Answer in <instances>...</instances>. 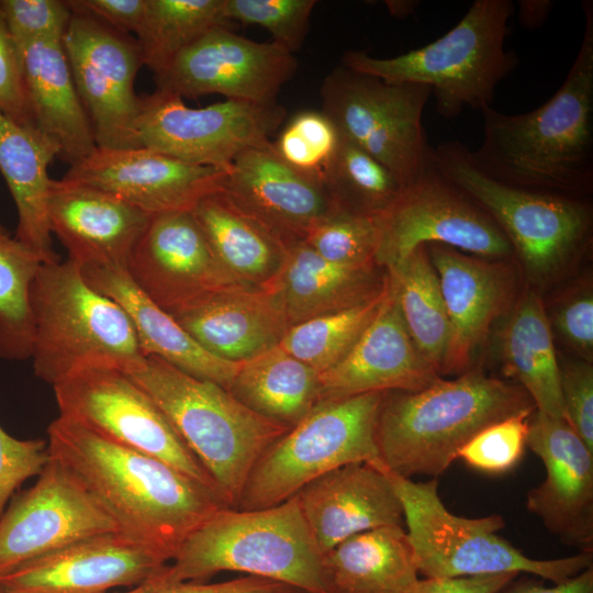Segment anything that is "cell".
<instances>
[{"label": "cell", "instance_id": "ac0fdd59", "mask_svg": "<svg viewBox=\"0 0 593 593\" xmlns=\"http://www.w3.org/2000/svg\"><path fill=\"white\" fill-rule=\"evenodd\" d=\"M126 271L168 313L210 292L251 287L219 261L191 211L152 215Z\"/></svg>", "mask_w": 593, "mask_h": 593}, {"label": "cell", "instance_id": "ee69618b", "mask_svg": "<svg viewBox=\"0 0 593 593\" xmlns=\"http://www.w3.org/2000/svg\"><path fill=\"white\" fill-rule=\"evenodd\" d=\"M532 413H521L489 425L459 450L458 458L489 474L512 470L523 457Z\"/></svg>", "mask_w": 593, "mask_h": 593}, {"label": "cell", "instance_id": "7dc6e473", "mask_svg": "<svg viewBox=\"0 0 593 593\" xmlns=\"http://www.w3.org/2000/svg\"><path fill=\"white\" fill-rule=\"evenodd\" d=\"M0 111L14 122L34 127L20 47L0 12Z\"/></svg>", "mask_w": 593, "mask_h": 593}, {"label": "cell", "instance_id": "83f0119b", "mask_svg": "<svg viewBox=\"0 0 593 593\" xmlns=\"http://www.w3.org/2000/svg\"><path fill=\"white\" fill-rule=\"evenodd\" d=\"M81 270L93 289L126 312L145 357H158L179 370L230 391L240 362L224 360L206 351L168 312L136 287L126 269L81 267Z\"/></svg>", "mask_w": 593, "mask_h": 593}, {"label": "cell", "instance_id": "d6a6232c", "mask_svg": "<svg viewBox=\"0 0 593 593\" xmlns=\"http://www.w3.org/2000/svg\"><path fill=\"white\" fill-rule=\"evenodd\" d=\"M191 212L216 258L233 276L260 288L275 277L287 244L224 190L204 197Z\"/></svg>", "mask_w": 593, "mask_h": 593}, {"label": "cell", "instance_id": "603a6c76", "mask_svg": "<svg viewBox=\"0 0 593 593\" xmlns=\"http://www.w3.org/2000/svg\"><path fill=\"white\" fill-rule=\"evenodd\" d=\"M387 295L349 351L320 373L318 403L355 395L427 388L440 377L414 345L387 278Z\"/></svg>", "mask_w": 593, "mask_h": 593}, {"label": "cell", "instance_id": "9a60e30c", "mask_svg": "<svg viewBox=\"0 0 593 593\" xmlns=\"http://www.w3.org/2000/svg\"><path fill=\"white\" fill-rule=\"evenodd\" d=\"M63 45L97 147H141L142 98L135 92V79L143 61L136 40L91 16L72 13Z\"/></svg>", "mask_w": 593, "mask_h": 593}, {"label": "cell", "instance_id": "30bf717a", "mask_svg": "<svg viewBox=\"0 0 593 593\" xmlns=\"http://www.w3.org/2000/svg\"><path fill=\"white\" fill-rule=\"evenodd\" d=\"M384 393L320 402L261 454L236 508L278 505L316 478L349 463L367 462L384 469L376 441Z\"/></svg>", "mask_w": 593, "mask_h": 593}, {"label": "cell", "instance_id": "2e32d148", "mask_svg": "<svg viewBox=\"0 0 593 593\" xmlns=\"http://www.w3.org/2000/svg\"><path fill=\"white\" fill-rule=\"evenodd\" d=\"M296 69L294 54L279 44L255 42L222 25L206 32L156 75V90L182 99L222 94L272 104Z\"/></svg>", "mask_w": 593, "mask_h": 593}, {"label": "cell", "instance_id": "e0dca14e", "mask_svg": "<svg viewBox=\"0 0 593 593\" xmlns=\"http://www.w3.org/2000/svg\"><path fill=\"white\" fill-rule=\"evenodd\" d=\"M115 532L110 515L51 458L35 483L16 492L0 517V579L76 541Z\"/></svg>", "mask_w": 593, "mask_h": 593}, {"label": "cell", "instance_id": "44dd1931", "mask_svg": "<svg viewBox=\"0 0 593 593\" xmlns=\"http://www.w3.org/2000/svg\"><path fill=\"white\" fill-rule=\"evenodd\" d=\"M168 561L120 532L88 537L0 579L8 593H108L158 577Z\"/></svg>", "mask_w": 593, "mask_h": 593}, {"label": "cell", "instance_id": "484cf974", "mask_svg": "<svg viewBox=\"0 0 593 593\" xmlns=\"http://www.w3.org/2000/svg\"><path fill=\"white\" fill-rule=\"evenodd\" d=\"M169 314L206 351L233 362L278 346L289 327L276 298L254 287L210 292Z\"/></svg>", "mask_w": 593, "mask_h": 593}, {"label": "cell", "instance_id": "7402d4cb", "mask_svg": "<svg viewBox=\"0 0 593 593\" xmlns=\"http://www.w3.org/2000/svg\"><path fill=\"white\" fill-rule=\"evenodd\" d=\"M226 172V194L287 245L337 208L324 179L286 163L271 142L239 154Z\"/></svg>", "mask_w": 593, "mask_h": 593}, {"label": "cell", "instance_id": "7a4b0ae2", "mask_svg": "<svg viewBox=\"0 0 593 593\" xmlns=\"http://www.w3.org/2000/svg\"><path fill=\"white\" fill-rule=\"evenodd\" d=\"M584 33L558 91L539 108L506 114L486 107L483 142L472 152L492 178L516 187L584 199L593 187V2L582 4Z\"/></svg>", "mask_w": 593, "mask_h": 593}, {"label": "cell", "instance_id": "e575fe53", "mask_svg": "<svg viewBox=\"0 0 593 593\" xmlns=\"http://www.w3.org/2000/svg\"><path fill=\"white\" fill-rule=\"evenodd\" d=\"M318 376L278 345L240 362L230 392L255 413L291 429L318 404Z\"/></svg>", "mask_w": 593, "mask_h": 593}, {"label": "cell", "instance_id": "d6986e66", "mask_svg": "<svg viewBox=\"0 0 593 593\" xmlns=\"http://www.w3.org/2000/svg\"><path fill=\"white\" fill-rule=\"evenodd\" d=\"M226 174L145 147H97L69 166L63 178L108 192L155 215L192 211L204 197L224 190Z\"/></svg>", "mask_w": 593, "mask_h": 593}, {"label": "cell", "instance_id": "816d5d0a", "mask_svg": "<svg viewBox=\"0 0 593 593\" xmlns=\"http://www.w3.org/2000/svg\"><path fill=\"white\" fill-rule=\"evenodd\" d=\"M72 13L91 16L122 32L136 31L142 22L146 0H67Z\"/></svg>", "mask_w": 593, "mask_h": 593}, {"label": "cell", "instance_id": "f1b7e54d", "mask_svg": "<svg viewBox=\"0 0 593 593\" xmlns=\"http://www.w3.org/2000/svg\"><path fill=\"white\" fill-rule=\"evenodd\" d=\"M19 47L35 126L57 145L58 158L71 166L94 152L97 144L63 40H35Z\"/></svg>", "mask_w": 593, "mask_h": 593}, {"label": "cell", "instance_id": "52a82bcc", "mask_svg": "<svg viewBox=\"0 0 593 593\" xmlns=\"http://www.w3.org/2000/svg\"><path fill=\"white\" fill-rule=\"evenodd\" d=\"M128 376L166 415L227 506L236 508L251 468L289 428L255 413L223 387L158 357H146Z\"/></svg>", "mask_w": 593, "mask_h": 593}, {"label": "cell", "instance_id": "ab89813d", "mask_svg": "<svg viewBox=\"0 0 593 593\" xmlns=\"http://www.w3.org/2000/svg\"><path fill=\"white\" fill-rule=\"evenodd\" d=\"M323 179L339 208L369 216L385 210L403 188L384 165L342 136Z\"/></svg>", "mask_w": 593, "mask_h": 593}, {"label": "cell", "instance_id": "8d00e7d4", "mask_svg": "<svg viewBox=\"0 0 593 593\" xmlns=\"http://www.w3.org/2000/svg\"><path fill=\"white\" fill-rule=\"evenodd\" d=\"M228 24L224 0H146L136 31L143 66L156 76L206 32Z\"/></svg>", "mask_w": 593, "mask_h": 593}, {"label": "cell", "instance_id": "f35d334b", "mask_svg": "<svg viewBox=\"0 0 593 593\" xmlns=\"http://www.w3.org/2000/svg\"><path fill=\"white\" fill-rule=\"evenodd\" d=\"M43 261L14 237L0 238V358H31V286Z\"/></svg>", "mask_w": 593, "mask_h": 593}, {"label": "cell", "instance_id": "3957f363", "mask_svg": "<svg viewBox=\"0 0 593 593\" xmlns=\"http://www.w3.org/2000/svg\"><path fill=\"white\" fill-rule=\"evenodd\" d=\"M535 410L516 382L480 370L454 380L439 378L419 391L385 392L376 425L380 459L396 475L437 479L480 430Z\"/></svg>", "mask_w": 593, "mask_h": 593}, {"label": "cell", "instance_id": "1f68e13d", "mask_svg": "<svg viewBox=\"0 0 593 593\" xmlns=\"http://www.w3.org/2000/svg\"><path fill=\"white\" fill-rule=\"evenodd\" d=\"M331 593H405L417 581L406 530L385 526L355 534L323 555Z\"/></svg>", "mask_w": 593, "mask_h": 593}, {"label": "cell", "instance_id": "f5cc1de1", "mask_svg": "<svg viewBox=\"0 0 593 593\" xmlns=\"http://www.w3.org/2000/svg\"><path fill=\"white\" fill-rule=\"evenodd\" d=\"M518 573L489 575L425 578L417 581L405 593H497Z\"/></svg>", "mask_w": 593, "mask_h": 593}, {"label": "cell", "instance_id": "b9f144b4", "mask_svg": "<svg viewBox=\"0 0 593 593\" xmlns=\"http://www.w3.org/2000/svg\"><path fill=\"white\" fill-rule=\"evenodd\" d=\"M339 139L336 126L324 112L305 110L289 121L272 146L292 167L323 178Z\"/></svg>", "mask_w": 593, "mask_h": 593}, {"label": "cell", "instance_id": "681fc988", "mask_svg": "<svg viewBox=\"0 0 593 593\" xmlns=\"http://www.w3.org/2000/svg\"><path fill=\"white\" fill-rule=\"evenodd\" d=\"M161 574V573H160ZM122 593H305L289 584L259 578L244 577L217 583L169 581L159 575Z\"/></svg>", "mask_w": 593, "mask_h": 593}, {"label": "cell", "instance_id": "5bb4252c", "mask_svg": "<svg viewBox=\"0 0 593 593\" xmlns=\"http://www.w3.org/2000/svg\"><path fill=\"white\" fill-rule=\"evenodd\" d=\"M286 110L226 99L190 108L183 99L155 90L142 98L137 123L141 147L227 171L243 152L269 143Z\"/></svg>", "mask_w": 593, "mask_h": 593}, {"label": "cell", "instance_id": "74e56055", "mask_svg": "<svg viewBox=\"0 0 593 593\" xmlns=\"http://www.w3.org/2000/svg\"><path fill=\"white\" fill-rule=\"evenodd\" d=\"M388 291L382 288L349 307L290 325L279 346L318 373L339 361L377 315Z\"/></svg>", "mask_w": 593, "mask_h": 593}, {"label": "cell", "instance_id": "d4e9b609", "mask_svg": "<svg viewBox=\"0 0 593 593\" xmlns=\"http://www.w3.org/2000/svg\"><path fill=\"white\" fill-rule=\"evenodd\" d=\"M294 496L323 555L355 534L404 524L402 505L388 473L367 462L332 470Z\"/></svg>", "mask_w": 593, "mask_h": 593}, {"label": "cell", "instance_id": "ba28073f", "mask_svg": "<svg viewBox=\"0 0 593 593\" xmlns=\"http://www.w3.org/2000/svg\"><path fill=\"white\" fill-rule=\"evenodd\" d=\"M385 472L402 505L417 572L425 578L514 572L560 583L593 567V552L545 560L530 558L497 535L504 527L501 515H455L438 494L437 479L414 482Z\"/></svg>", "mask_w": 593, "mask_h": 593}, {"label": "cell", "instance_id": "277c9868", "mask_svg": "<svg viewBox=\"0 0 593 593\" xmlns=\"http://www.w3.org/2000/svg\"><path fill=\"white\" fill-rule=\"evenodd\" d=\"M30 306L33 371L52 387L91 369L131 374L146 360L126 312L93 289L68 258L42 264Z\"/></svg>", "mask_w": 593, "mask_h": 593}, {"label": "cell", "instance_id": "ffe728a7", "mask_svg": "<svg viewBox=\"0 0 593 593\" xmlns=\"http://www.w3.org/2000/svg\"><path fill=\"white\" fill-rule=\"evenodd\" d=\"M526 446L546 470L528 491L526 507L563 544L593 552V451L566 418L535 410Z\"/></svg>", "mask_w": 593, "mask_h": 593}, {"label": "cell", "instance_id": "9f6ffc18", "mask_svg": "<svg viewBox=\"0 0 593 593\" xmlns=\"http://www.w3.org/2000/svg\"><path fill=\"white\" fill-rule=\"evenodd\" d=\"M385 3L391 14L400 18L412 14L418 5L417 1L412 0L385 1Z\"/></svg>", "mask_w": 593, "mask_h": 593}, {"label": "cell", "instance_id": "11a10c76", "mask_svg": "<svg viewBox=\"0 0 593 593\" xmlns=\"http://www.w3.org/2000/svg\"><path fill=\"white\" fill-rule=\"evenodd\" d=\"M552 8L553 2L550 0H519L518 21L525 29L540 27Z\"/></svg>", "mask_w": 593, "mask_h": 593}, {"label": "cell", "instance_id": "c3c4849f", "mask_svg": "<svg viewBox=\"0 0 593 593\" xmlns=\"http://www.w3.org/2000/svg\"><path fill=\"white\" fill-rule=\"evenodd\" d=\"M566 418L593 451V368L585 360L560 366Z\"/></svg>", "mask_w": 593, "mask_h": 593}, {"label": "cell", "instance_id": "9c48e42d", "mask_svg": "<svg viewBox=\"0 0 593 593\" xmlns=\"http://www.w3.org/2000/svg\"><path fill=\"white\" fill-rule=\"evenodd\" d=\"M437 170L484 211L536 277L563 267L589 243L591 210L584 199L534 191L481 170L460 142L433 149Z\"/></svg>", "mask_w": 593, "mask_h": 593}, {"label": "cell", "instance_id": "f546056e", "mask_svg": "<svg viewBox=\"0 0 593 593\" xmlns=\"http://www.w3.org/2000/svg\"><path fill=\"white\" fill-rule=\"evenodd\" d=\"M57 145L37 128L23 126L0 111V172L18 212L14 238L43 262L59 260L53 249L47 204L48 167Z\"/></svg>", "mask_w": 593, "mask_h": 593}, {"label": "cell", "instance_id": "4316f807", "mask_svg": "<svg viewBox=\"0 0 593 593\" xmlns=\"http://www.w3.org/2000/svg\"><path fill=\"white\" fill-rule=\"evenodd\" d=\"M436 270L450 335L441 373L462 371L501 314L508 280L499 262L443 244L426 245Z\"/></svg>", "mask_w": 593, "mask_h": 593}, {"label": "cell", "instance_id": "836d02e7", "mask_svg": "<svg viewBox=\"0 0 593 593\" xmlns=\"http://www.w3.org/2000/svg\"><path fill=\"white\" fill-rule=\"evenodd\" d=\"M503 331L501 353L505 374L527 392L537 411L566 418L560 365L540 296L533 291L525 293Z\"/></svg>", "mask_w": 593, "mask_h": 593}, {"label": "cell", "instance_id": "4fadbf2b", "mask_svg": "<svg viewBox=\"0 0 593 593\" xmlns=\"http://www.w3.org/2000/svg\"><path fill=\"white\" fill-rule=\"evenodd\" d=\"M374 219L378 228L374 261L388 270L417 247L429 244L496 260L514 253L493 220L437 170L433 158Z\"/></svg>", "mask_w": 593, "mask_h": 593}, {"label": "cell", "instance_id": "bcb514c9", "mask_svg": "<svg viewBox=\"0 0 593 593\" xmlns=\"http://www.w3.org/2000/svg\"><path fill=\"white\" fill-rule=\"evenodd\" d=\"M49 460L47 440L18 439L0 425V517L22 483L37 477Z\"/></svg>", "mask_w": 593, "mask_h": 593}, {"label": "cell", "instance_id": "5b68a950", "mask_svg": "<svg viewBox=\"0 0 593 593\" xmlns=\"http://www.w3.org/2000/svg\"><path fill=\"white\" fill-rule=\"evenodd\" d=\"M159 574L169 581L203 582L240 571L305 593H331L323 553L295 496L266 508L222 507L181 544Z\"/></svg>", "mask_w": 593, "mask_h": 593}, {"label": "cell", "instance_id": "7bdbcfd3", "mask_svg": "<svg viewBox=\"0 0 593 593\" xmlns=\"http://www.w3.org/2000/svg\"><path fill=\"white\" fill-rule=\"evenodd\" d=\"M316 3V0H224V13L228 22L266 29L272 42L294 54L304 43Z\"/></svg>", "mask_w": 593, "mask_h": 593}, {"label": "cell", "instance_id": "f907efd6", "mask_svg": "<svg viewBox=\"0 0 593 593\" xmlns=\"http://www.w3.org/2000/svg\"><path fill=\"white\" fill-rule=\"evenodd\" d=\"M561 337L588 362L593 353V296L584 290L561 304L553 320Z\"/></svg>", "mask_w": 593, "mask_h": 593}, {"label": "cell", "instance_id": "f6af8a7d", "mask_svg": "<svg viewBox=\"0 0 593 593\" xmlns=\"http://www.w3.org/2000/svg\"><path fill=\"white\" fill-rule=\"evenodd\" d=\"M0 12L18 45L63 40L72 16L67 0H0Z\"/></svg>", "mask_w": 593, "mask_h": 593}, {"label": "cell", "instance_id": "680465c9", "mask_svg": "<svg viewBox=\"0 0 593 593\" xmlns=\"http://www.w3.org/2000/svg\"><path fill=\"white\" fill-rule=\"evenodd\" d=\"M0 593H4V590L1 588V585H0Z\"/></svg>", "mask_w": 593, "mask_h": 593}, {"label": "cell", "instance_id": "7c38bea8", "mask_svg": "<svg viewBox=\"0 0 593 593\" xmlns=\"http://www.w3.org/2000/svg\"><path fill=\"white\" fill-rule=\"evenodd\" d=\"M53 390L59 417L105 440L155 457L216 490L166 415L127 373L86 370L58 382Z\"/></svg>", "mask_w": 593, "mask_h": 593}, {"label": "cell", "instance_id": "d590c367", "mask_svg": "<svg viewBox=\"0 0 593 593\" xmlns=\"http://www.w3.org/2000/svg\"><path fill=\"white\" fill-rule=\"evenodd\" d=\"M388 271V280L414 345L440 374L450 327L438 277L426 245L417 247Z\"/></svg>", "mask_w": 593, "mask_h": 593}, {"label": "cell", "instance_id": "8fae6325", "mask_svg": "<svg viewBox=\"0 0 593 593\" xmlns=\"http://www.w3.org/2000/svg\"><path fill=\"white\" fill-rule=\"evenodd\" d=\"M432 94L425 85L388 82L343 65L322 82V112L339 135L384 165L403 184L432 163L423 127Z\"/></svg>", "mask_w": 593, "mask_h": 593}, {"label": "cell", "instance_id": "4dcf8cb0", "mask_svg": "<svg viewBox=\"0 0 593 593\" xmlns=\"http://www.w3.org/2000/svg\"><path fill=\"white\" fill-rule=\"evenodd\" d=\"M370 266L331 262L295 240L287 245L279 270L262 289L276 298L290 326L372 296L363 295Z\"/></svg>", "mask_w": 593, "mask_h": 593}, {"label": "cell", "instance_id": "6da1fadb", "mask_svg": "<svg viewBox=\"0 0 593 593\" xmlns=\"http://www.w3.org/2000/svg\"><path fill=\"white\" fill-rule=\"evenodd\" d=\"M47 450L121 534L167 561L198 526L227 506L216 490L170 465L59 416L47 428Z\"/></svg>", "mask_w": 593, "mask_h": 593}, {"label": "cell", "instance_id": "8992f818", "mask_svg": "<svg viewBox=\"0 0 593 593\" xmlns=\"http://www.w3.org/2000/svg\"><path fill=\"white\" fill-rule=\"evenodd\" d=\"M514 9L511 0H477L455 27L423 47L385 58L349 49L342 65L388 82L428 86L437 112L449 120L466 108L481 111L518 65L505 49Z\"/></svg>", "mask_w": 593, "mask_h": 593}, {"label": "cell", "instance_id": "cb8c5ba5", "mask_svg": "<svg viewBox=\"0 0 593 593\" xmlns=\"http://www.w3.org/2000/svg\"><path fill=\"white\" fill-rule=\"evenodd\" d=\"M48 223L80 267L126 269L132 251L152 215L96 188L52 179Z\"/></svg>", "mask_w": 593, "mask_h": 593}, {"label": "cell", "instance_id": "6f0895ef", "mask_svg": "<svg viewBox=\"0 0 593 593\" xmlns=\"http://www.w3.org/2000/svg\"><path fill=\"white\" fill-rule=\"evenodd\" d=\"M10 236L9 231L0 223V238Z\"/></svg>", "mask_w": 593, "mask_h": 593}, {"label": "cell", "instance_id": "91938a15", "mask_svg": "<svg viewBox=\"0 0 593 593\" xmlns=\"http://www.w3.org/2000/svg\"><path fill=\"white\" fill-rule=\"evenodd\" d=\"M4 593H8V592L4 591Z\"/></svg>", "mask_w": 593, "mask_h": 593}, {"label": "cell", "instance_id": "60d3db41", "mask_svg": "<svg viewBox=\"0 0 593 593\" xmlns=\"http://www.w3.org/2000/svg\"><path fill=\"white\" fill-rule=\"evenodd\" d=\"M302 240L331 262L368 266L374 261L378 243L376 219L337 205L314 223Z\"/></svg>", "mask_w": 593, "mask_h": 593}, {"label": "cell", "instance_id": "db71d44e", "mask_svg": "<svg viewBox=\"0 0 593 593\" xmlns=\"http://www.w3.org/2000/svg\"><path fill=\"white\" fill-rule=\"evenodd\" d=\"M497 593H593V567L551 586L535 579H513Z\"/></svg>", "mask_w": 593, "mask_h": 593}]
</instances>
